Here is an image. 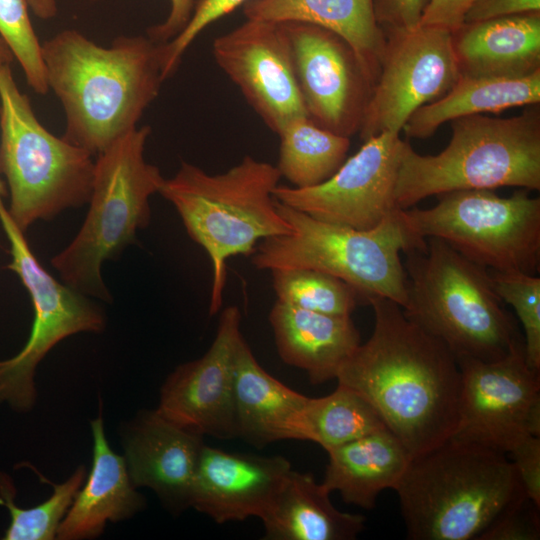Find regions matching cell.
Listing matches in <instances>:
<instances>
[{
	"mask_svg": "<svg viewBox=\"0 0 540 540\" xmlns=\"http://www.w3.org/2000/svg\"><path fill=\"white\" fill-rule=\"evenodd\" d=\"M379 74L359 130L362 141L399 133L421 106L446 94L459 78L449 30L418 25L387 29Z\"/></svg>",
	"mask_w": 540,
	"mask_h": 540,
	"instance_id": "obj_13",
	"label": "cell"
},
{
	"mask_svg": "<svg viewBox=\"0 0 540 540\" xmlns=\"http://www.w3.org/2000/svg\"><path fill=\"white\" fill-rule=\"evenodd\" d=\"M540 102V70L524 77L459 76L439 99L419 107L403 127L410 138L430 137L442 124L456 118L497 113Z\"/></svg>",
	"mask_w": 540,
	"mask_h": 540,
	"instance_id": "obj_27",
	"label": "cell"
},
{
	"mask_svg": "<svg viewBox=\"0 0 540 540\" xmlns=\"http://www.w3.org/2000/svg\"><path fill=\"white\" fill-rule=\"evenodd\" d=\"M91 432L92 466L59 526V540L95 538L108 522L129 519L145 506L124 458L113 451L105 436L101 413L91 421Z\"/></svg>",
	"mask_w": 540,
	"mask_h": 540,
	"instance_id": "obj_21",
	"label": "cell"
},
{
	"mask_svg": "<svg viewBox=\"0 0 540 540\" xmlns=\"http://www.w3.org/2000/svg\"><path fill=\"white\" fill-rule=\"evenodd\" d=\"M394 490L412 540H478L526 496L506 453L453 437L412 457Z\"/></svg>",
	"mask_w": 540,
	"mask_h": 540,
	"instance_id": "obj_3",
	"label": "cell"
},
{
	"mask_svg": "<svg viewBox=\"0 0 540 540\" xmlns=\"http://www.w3.org/2000/svg\"><path fill=\"white\" fill-rule=\"evenodd\" d=\"M291 469L282 456L232 453L204 445L190 507L219 524L261 519Z\"/></svg>",
	"mask_w": 540,
	"mask_h": 540,
	"instance_id": "obj_19",
	"label": "cell"
},
{
	"mask_svg": "<svg viewBox=\"0 0 540 540\" xmlns=\"http://www.w3.org/2000/svg\"><path fill=\"white\" fill-rule=\"evenodd\" d=\"M488 272L495 292L513 307L522 324L528 365L540 372V278L522 272Z\"/></svg>",
	"mask_w": 540,
	"mask_h": 540,
	"instance_id": "obj_32",
	"label": "cell"
},
{
	"mask_svg": "<svg viewBox=\"0 0 540 540\" xmlns=\"http://www.w3.org/2000/svg\"><path fill=\"white\" fill-rule=\"evenodd\" d=\"M280 137L276 166L281 177L296 188H309L328 180L344 163L350 138L314 123L308 116L290 120Z\"/></svg>",
	"mask_w": 540,
	"mask_h": 540,
	"instance_id": "obj_28",
	"label": "cell"
},
{
	"mask_svg": "<svg viewBox=\"0 0 540 540\" xmlns=\"http://www.w3.org/2000/svg\"><path fill=\"white\" fill-rule=\"evenodd\" d=\"M98 1V0H92ZM195 6V0H170L166 19L147 30V36L157 43H166L176 37L187 25Z\"/></svg>",
	"mask_w": 540,
	"mask_h": 540,
	"instance_id": "obj_40",
	"label": "cell"
},
{
	"mask_svg": "<svg viewBox=\"0 0 540 540\" xmlns=\"http://www.w3.org/2000/svg\"><path fill=\"white\" fill-rule=\"evenodd\" d=\"M32 12L42 20H49L57 14L56 0H27Z\"/></svg>",
	"mask_w": 540,
	"mask_h": 540,
	"instance_id": "obj_41",
	"label": "cell"
},
{
	"mask_svg": "<svg viewBox=\"0 0 540 540\" xmlns=\"http://www.w3.org/2000/svg\"><path fill=\"white\" fill-rule=\"evenodd\" d=\"M507 455L516 468L525 495L540 507V436L525 437Z\"/></svg>",
	"mask_w": 540,
	"mask_h": 540,
	"instance_id": "obj_36",
	"label": "cell"
},
{
	"mask_svg": "<svg viewBox=\"0 0 540 540\" xmlns=\"http://www.w3.org/2000/svg\"><path fill=\"white\" fill-rule=\"evenodd\" d=\"M280 178L275 165L247 155L220 174H209L182 161L175 175L164 179L159 193L173 205L190 238L210 258L211 315L223 303L227 260L252 255L263 239L291 232L273 194Z\"/></svg>",
	"mask_w": 540,
	"mask_h": 540,
	"instance_id": "obj_4",
	"label": "cell"
},
{
	"mask_svg": "<svg viewBox=\"0 0 540 540\" xmlns=\"http://www.w3.org/2000/svg\"><path fill=\"white\" fill-rule=\"evenodd\" d=\"M312 474L290 470L261 518L268 540H352L365 518L338 510Z\"/></svg>",
	"mask_w": 540,
	"mask_h": 540,
	"instance_id": "obj_25",
	"label": "cell"
},
{
	"mask_svg": "<svg viewBox=\"0 0 540 540\" xmlns=\"http://www.w3.org/2000/svg\"><path fill=\"white\" fill-rule=\"evenodd\" d=\"M326 452L329 459L322 485L363 509L374 508L383 490L395 489L412 458L388 428Z\"/></svg>",
	"mask_w": 540,
	"mask_h": 540,
	"instance_id": "obj_24",
	"label": "cell"
},
{
	"mask_svg": "<svg viewBox=\"0 0 540 540\" xmlns=\"http://www.w3.org/2000/svg\"><path fill=\"white\" fill-rule=\"evenodd\" d=\"M277 210L290 224L289 234L260 241L251 262L258 270L315 269L352 287L364 303L371 296L407 304V278L400 254L423 247L426 238L405 224L401 209L369 230L315 219L276 200Z\"/></svg>",
	"mask_w": 540,
	"mask_h": 540,
	"instance_id": "obj_7",
	"label": "cell"
},
{
	"mask_svg": "<svg viewBox=\"0 0 540 540\" xmlns=\"http://www.w3.org/2000/svg\"><path fill=\"white\" fill-rule=\"evenodd\" d=\"M124 460L135 487L151 489L174 513L190 507L203 436L187 430L157 409L142 410L121 430Z\"/></svg>",
	"mask_w": 540,
	"mask_h": 540,
	"instance_id": "obj_18",
	"label": "cell"
},
{
	"mask_svg": "<svg viewBox=\"0 0 540 540\" xmlns=\"http://www.w3.org/2000/svg\"><path fill=\"white\" fill-rule=\"evenodd\" d=\"M240 326V310L224 308L206 353L179 365L163 383L156 408L162 416L202 436L238 437L234 377Z\"/></svg>",
	"mask_w": 540,
	"mask_h": 540,
	"instance_id": "obj_17",
	"label": "cell"
},
{
	"mask_svg": "<svg viewBox=\"0 0 540 540\" xmlns=\"http://www.w3.org/2000/svg\"><path fill=\"white\" fill-rule=\"evenodd\" d=\"M0 224L9 242L7 268L21 280L34 309L27 342L13 357L0 360V404L27 412L37 399L36 369L48 352L72 335L101 332L106 317L98 304L59 282L40 264L24 232L9 216L3 199H0Z\"/></svg>",
	"mask_w": 540,
	"mask_h": 540,
	"instance_id": "obj_11",
	"label": "cell"
},
{
	"mask_svg": "<svg viewBox=\"0 0 540 540\" xmlns=\"http://www.w3.org/2000/svg\"><path fill=\"white\" fill-rule=\"evenodd\" d=\"M216 63L274 133L290 120L308 116L291 51L280 23L246 19L212 45Z\"/></svg>",
	"mask_w": 540,
	"mask_h": 540,
	"instance_id": "obj_16",
	"label": "cell"
},
{
	"mask_svg": "<svg viewBox=\"0 0 540 540\" xmlns=\"http://www.w3.org/2000/svg\"><path fill=\"white\" fill-rule=\"evenodd\" d=\"M237 436L263 447L280 440H302V415L308 397L267 373L244 338L235 354Z\"/></svg>",
	"mask_w": 540,
	"mask_h": 540,
	"instance_id": "obj_23",
	"label": "cell"
},
{
	"mask_svg": "<svg viewBox=\"0 0 540 540\" xmlns=\"http://www.w3.org/2000/svg\"><path fill=\"white\" fill-rule=\"evenodd\" d=\"M429 0H372L374 15L383 30L414 29Z\"/></svg>",
	"mask_w": 540,
	"mask_h": 540,
	"instance_id": "obj_37",
	"label": "cell"
},
{
	"mask_svg": "<svg viewBox=\"0 0 540 540\" xmlns=\"http://www.w3.org/2000/svg\"><path fill=\"white\" fill-rule=\"evenodd\" d=\"M13 59L11 51L0 37V68L5 65H10Z\"/></svg>",
	"mask_w": 540,
	"mask_h": 540,
	"instance_id": "obj_42",
	"label": "cell"
},
{
	"mask_svg": "<svg viewBox=\"0 0 540 540\" xmlns=\"http://www.w3.org/2000/svg\"><path fill=\"white\" fill-rule=\"evenodd\" d=\"M475 0H429L419 25L439 27L450 32L458 28Z\"/></svg>",
	"mask_w": 540,
	"mask_h": 540,
	"instance_id": "obj_39",
	"label": "cell"
},
{
	"mask_svg": "<svg viewBox=\"0 0 540 540\" xmlns=\"http://www.w3.org/2000/svg\"><path fill=\"white\" fill-rule=\"evenodd\" d=\"M248 0H199L184 29L172 40L160 44L164 81L177 70L183 55L196 37L210 24L234 11Z\"/></svg>",
	"mask_w": 540,
	"mask_h": 540,
	"instance_id": "obj_34",
	"label": "cell"
},
{
	"mask_svg": "<svg viewBox=\"0 0 540 540\" xmlns=\"http://www.w3.org/2000/svg\"><path fill=\"white\" fill-rule=\"evenodd\" d=\"M277 300L327 315L351 316L364 303L360 293L345 281L315 269L272 270Z\"/></svg>",
	"mask_w": 540,
	"mask_h": 540,
	"instance_id": "obj_31",
	"label": "cell"
},
{
	"mask_svg": "<svg viewBox=\"0 0 540 540\" xmlns=\"http://www.w3.org/2000/svg\"><path fill=\"white\" fill-rule=\"evenodd\" d=\"M150 134L149 126L137 127L97 155L87 215L75 237L51 259L62 282L86 296L110 300L103 263L132 244L150 222V198L165 179L145 159Z\"/></svg>",
	"mask_w": 540,
	"mask_h": 540,
	"instance_id": "obj_8",
	"label": "cell"
},
{
	"mask_svg": "<svg viewBox=\"0 0 540 540\" xmlns=\"http://www.w3.org/2000/svg\"><path fill=\"white\" fill-rule=\"evenodd\" d=\"M386 428L370 402L340 383L329 395L308 397L302 415L303 441L326 451Z\"/></svg>",
	"mask_w": 540,
	"mask_h": 540,
	"instance_id": "obj_29",
	"label": "cell"
},
{
	"mask_svg": "<svg viewBox=\"0 0 540 540\" xmlns=\"http://www.w3.org/2000/svg\"><path fill=\"white\" fill-rule=\"evenodd\" d=\"M87 475L82 465L60 484H51L53 492L44 502L22 508L15 503L16 490L12 478L0 471V505L10 515L4 540H53Z\"/></svg>",
	"mask_w": 540,
	"mask_h": 540,
	"instance_id": "obj_30",
	"label": "cell"
},
{
	"mask_svg": "<svg viewBox=\"0 0 540 540\" xmlns=\"http://www.w3.org/2000/svg\"><path fill=\"white\" fill-rule=\"evenodd\" d=\"M92 156L47 130L10 65L0 68V175L9 195L8 214L22 232L88 203Z\"/></svg>",
	"mask_w": 540,
	"mask_h": 540,
	"instance_id": "obj_9",
	"label": "cell"
},
{
	"mask_svg": "<svg viewBox=\"0 0 540 540\" xmlns=\"http://www.w3.org/2000/svg\"><path fill=\"white\" fill-rule=\"evenodd\" d=\"M404 255L405 315L457 359L495 361L523 338L495 292L488 269L436 237H427L425 246Z\"/></svg>",
	"mask_w": 540,
	"mask_h": 540,
	"instance_id": "obj_5",
	"label": "cell"
},
{
	"mask_svg": "<svg viewBox=\"0 0 540 540\" xmlns=\"http://www.w3.org/2000/svg\"><path fill=\"white\" fill-rule=\"evenodd\" d=\"M451 46L459 76H528L540 70V12L463 22Z\"/></svg>",
	"mask_w": 540,
	"mask_h": 540,
	"instance_id": "obj_20",
	"label": "cell"
},
{
	"mask_svg": "<svg viewBox=\"0 0 540 540\" xmlns=\"http://www.w3.org/2000/svg\"><path fill=\"white\" fill-rule=\"evenodd\" d=\"M7 196H8L7 187L2 176L0 175V198L4 199Z\"/></svg>",
	"mask_w": 540,
	"mask_h": 540,
	"instance_id": "obj_43",
	"label": "cell"
},
{
	"mask_svg": "<svg viewBox=\"0 0 540 540\" xmlns=\"http://www.w3.org/2000/svg\"><path fill=\"white\" fill-rule=\"evenodd\" d=\"M374 313L370 338L341 366L336 380L361 394L411 457L456 432L461 371L439 339L410 320L396 302L367 299Z\"/></svg>",
	"mask_w": 540,
	"mask_h": 540,
	"instance_id": "obj_1",
	"label": "cell"
},
{
	"mask_svg": "<svg viewBox=\"0 0 540 540\" xmlns=\"http://www.w3.org/2000/svg\"><path fill=\"white\" fill-rule=\"evenodd\" d=\"M539 509L526 496L501 511L478 540H538Z\"/></svg>",
	"mask_w": 540,
	"mask_h": 540,
	"instance_id": "obj_35",
	"label": "cell"
},
{
	"mask_svg": "<svg viewBox=\"0 0 540 540\" xmlns=\"http://www.w3.org/2000/svg\"><path fill=\"white\" fill-rule=\"evenodd\" d=\"M540 12V0H475L467 10L464 22Z\"/></svg>",
	"mask_w": 540,
	"mask_h": 540,
	"instance_id": "obj_38",
	"label": "cell"
},
{
	"mask_svg": "<svg viewBox=\"0 0 540 540\" xmlns=\"http://www.w3.org/2000/svg\"><path fill=\"white\" fill-rule=\"evenodd\" d=\"M457 361L462 388L453 438L507 454L525 437L540 436V372L528 365L523 338L498 360Z\"/></svg>",
	"mask_w": 540,
	"mask_h": 540,
	"instance_id": "obj_12",
	"label": "cell"
},
{
	"mask_svg": "<svg viewBox=\"0 0 540 540\" xmlns=\"http://www.w3.org/2000/svg\"><path fill=\"white\" fill-rule=\"evenodd\" d=\"M452 137L437 155H420L403 140L395 187L399 209L456 190L540 189V108L510 118L481 114L451 121Z\"/></svg>",
	"mask_w": 540,
	"mask_h": 540,
	"instance_id": "obj_6",
	"label": "cell"
},
{
	"mask_svg": "<svg viewBox=\"0 0 540 540\" xmlns=\"http://www.w3.org/2000/svg\"><path fill=\"white\" fill-rule=\"evenodd\" d=\"M308 117L341 136L359 133L374 82L351 45L324 27L281 22Z\"/></svg>",
	"mask_w": 540,
	"mask_h": 540,
	"instance_id": "obj_14",
	"label": "cell"
},
{
	"mask_svg": "<svg viewBox=\"0 0 540 540\" xmlns=\"http://www.w3.org/2000/svg\"><path fill=\"white\" fill-rule=\"evenodd\" d=\"M48 88L65 114L63 138L98 155L137 128L164 82L160 43L119 36L108 47L75 29L42 44Z\"/></svg>",
	"mask_w": 540,
	"mask_h": 540,
	"instance_id": "obj_2",
	"label": "cell"
},
{
	"mask_svg": "<svg viewBox=\"0 0 540 540\" xmlns=\"http://www.w3.org/2000/svg\"><path fill=\"white\" fill-rule=\"evenodd\" d=\"M0 37L19 63L26 81H42V44L31 23L27 0H0Z\"/></svg>",
	"mask_w": 540,
	"mask_h": 540,
	"instance_id": "obj_33",
	"label": "cell"
},
{
	"mask_svg": "<svg viewBox=\"0 0 540 540\" xmlns=\"http://www.w3.org/2000/svg\"><path fill=\"white\" fill-rule=\"evenodd\" d=\"M402 145L399 133L382 132L363 141L325 182L309 188L278 185L274 198L324 222L372 229L398 209L395 187Z\"/></svg>",
	"mask_w": 540,
	"mask_h": 540,
	"instance_id": "obj_15",
	"label": "cell"
},
{
	"mask_svg": "<svg viewBox=\"0 0 540 540\" xmlns=\"http://www.w3.org/2000/svg\"><path fill=\"white\" fill-rule=\"evenodd\" d=\"M243 14L246 19L304 22L335 32L355 50L375 84L385 32L376 21L372 0H248Z\"/></svg>",
	"mask_w": 540,
	"mask_h": 540,
	"instance_id": "obj_26",
	"label": "cell"
},
{
	"mask_svg": "<svg viewBox=\"0 0 540 540\" xmlns=\"http://www.w3.org/2000/svg\"><path fill=\"white\" fill-rule=\"evenodd\" d=\"M269 322L280 358L304 370L312 384L336 379L361 343L351 316L322 314L277 300Z\"/></svg>",
	"mask_w": 540,
	"mask_h": 540,
	"instance_id": "obj_22",
	"label": "cell"
},
{
	"mask_svg": "<svg viewBox=\"0 0 540 540\" xmlns=\"http://www.w3.org/2000/svg\"><path fill=\"white\" fill-rule=\"evenodd\" d=\"M437 204L401 209L416 235L444 240L488 270L536 275L540 267V198L520 189L509 197L493 190H456Z\"/></svg>",
	"mask_w": 540,
	"mask_h": 540,
	"instance_id": "obj_10",
	"label": "cell"
}]
</instances>
